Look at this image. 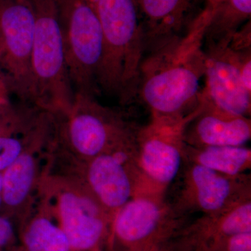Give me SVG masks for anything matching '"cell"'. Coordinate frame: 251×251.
I'll list each match as a JSON object with an SVG mask.
<instances>
[{"label":"cell","instance_id":"1","mask_svg":"<svg viewBox=\"0 0 251 251\" xmlns=\"http://www.w3.org/2000/svg\"><path fill=\"white\" fill-rule=\"evenodd\" d=\"M209 18L203 11L184 35L144 57L137 96L151 117L183 116L198 106L205 69L204 34Z\"/></svg>","mask_w":251,"mask_h":251},{"label":"cell","instance_id":"2","mask_svg":"<svg viewBox=\"0 0 251 251\" xmlns=\"http://www.w3.org/2000/svg\"><path fill=\"white\" fill-rule=\"evenodd\" d=\"M98 16L103 52L99 90L131 103L137 97L144 58L143 34L136 0H91Z\"/></svg>","mask_w":251,"mask_h":251},{"label":"cell","instance_id":"3","mask_svg":"<svg viewBox=\"0 0 251 251\" xmlns=\"http://www.w3.org/2000/svg\"><path fill=\"white\" fill-rule=\"evenodd\" d=\"M34 14L31 53L33 105L54 115L70 111L75 93L68 71L55 0H31Z\"/></svg>","mask_w":251,"mask_h":251},{"label":"cell","instance_id":"4","mask_svg":"<svg viewBox=\"0 0 251 251\" xmlns=\"http://www.w3.org/2000/svg\"><path fill=\"white\" fill-rule=\"evenodd\" d=\"M54 115L57 143L81 161L137 143L138 128L92 96L75 94L70 111Z\"/></svg>","mask_w":251,"mask_h":251},{"label":"cell","instance_id":"5","mask_svg":"<svg viewBox=\"0 0 251 251\" xmlns=\"http://www.w3.org/2000/svg\"><path fill=\"white\" fill-rule=\"evenodd\" d=\"M202 109L201 100L193 111L179 117H151L137 131V164L140 173L139 193L166 196L184 163L186 127Z\"/></svg>","mask_w":251,"mask_h":251},{"label":"cell","instance_id":"6","mask_svg":"<svg viewBox=\"0 0 251 251\" xmlns=\"http://www.w3.org/2000/svg\"><path fill=\"white\" fill-rule=\"evenodd\" d=\"M68 71L75 94L96 97L103 34L91 0H55Z\"/></svg>","mask_w":251,"mask_h":251},{"label":"cell","instance_id":"7","mask_svg":"<svg viewBox=\"0 0 251 251\" xmlns=\"http://www.w3.org/2000/svg\"><path fill=\"white\" fill-rule=\"evenodd\" d=\"M47 196L54 201V217L72 251H104L112 220L76 176L48 178Z\"/></svg>","mask_w":251,"mask_h":251},{"label":"cell","instance_id":"8","mask_svg":"<svg viewBox=\"0 0 251 251\" xmlns=\"http://www.w3.org/2000/svg\"><path fill=\"white\" fill-rule=\"evenodd\" d=\"M166 196L140 193L122 206L112 221L106 251H149L171 240L188 222Z\"/></svg>","mask_w":251,"mask_h":251},{"label":"cell","instance_id":"9","mask_svg":"<svg viewBox=\"0 0 251 251\" xmlns=\"http://www.w3.org/2000/svg\"><path fill=\"white\" fill-rule=\"evenodd\" d=\"M34 26L31 0H0V81L9 97L29 106H34L31 61Z\"/></svg>","mask_w":251,"mask_h":251},{"label":"cell","instance_id":"10","mask_svg":"<svg viewBox=\"0 0 251 251\" xmlns=\"http://www.w3.org/2000/svg\"><path fill=\"white\" fill-rule=\"evenodd\" d=\"M182 168L179 189L169 202L180 216L212 214L251 200V175L229 176L187 161Z\"/></svg>","mask_w":251,"mask_h":251},{"label":"cell","instance_id":"11","mask_svg":"<svg viewBox=\"0 0 251 251\" xmlns=\"http://www.w3.org/2000/svg\"><path fill=\"white\" fill-rule=\"evenodd\" d=\"M137 155V145L102 153L82 161L81 175H76L112 221L117 211L139 192Z\"/></svg>","mask_w":251,"mask_h":251},{"label":"cell","instance_id":"12","mask_svg":"<svg viewBox=\"0 0 251 251\" xmlns=\"http://www.w3.org/2000/svg\"><path fill=\"white\" fill-rule=\"evenodd\" d=\"M54 118L44 112L39 127L27 148L1 173V208L4 214L19 223L31 210L32 198L41 180L42 156L53 146Z\"/></svg>","mask_w":251,"mask_h":251},{"label":"cell","instance_id":"13","mask_svg":"<svg viewBox=\"0 0 251 251\" xmlns=\"http://www.w3.org/2000/svg\"><path fill=\"white\" fill-rule=\"evenodd\" d=\"M144 57L184 35L205 7V0H136Z\"/></svg>","mask_w":251,"mask_h":251},{"label":"cell","instance_id":"14","mask_svg":"<svg viewBox=\"0 0 251 251\" xmlns=\"http://www.w3.org/2000/svg\"><path fill=\"white\" fill-rule=\"evenodd\" d=\"M204 50L205 87L201 90L203 97L224 111L250 117L251 92L241 80L238 54L227 46Z\"/></svg>","mask_w":251,"mask_h":251},{"label":"cell","instance_id":"15","mask_svg":"<svg viewBox=\"0 0 251 251\" xmlns=\"http://www.w3.org/2000/svg\"><path fill=\"white\" fill-rule=\"evenodd\" d=\"M251 232V200L188 221L173 239L176 251H210L226 238Z\"/></svg>","mask_w":251,"mask_h":251},{"label":"cell","instance_id":"16","mask_svg":"<svg viewBox=\"0 0 251 251\" xmlns=\"http://www.w3.org/2000/svg\"><path fill=\"white\" fill-rule=\"evenodd\" d=\"M202 109L188 124L186 145L192 147L245 146L251 138L250 117L221 110L206 100L201 92Z\"/></svg>","mask_w":251,"mask_h":251},{"label":"cell","instance_id":"17","mask_svg":"<svg viewBox=\"0 0 251 251\" xmlns=\"http://www.w3.org/2000/svg\"><path fill=\"white\" fill-rule=\"evenodd\" d=\"M31 213L18 224L17 251H72L67 236L49 209Z\"/></svg>","mask_w":251,"mask_h":251},{"label":"cell","instance_id":"18","mask_svg":"<svg viewBox=\"0 0 251 251\" xmlns=\"http://www.w3.org/2000/svg\"><path fill=\"white\" fill-rule=\"evenodd\" d=\"M184 161L229 175L247 174L251 168V150L246 146L192 147L185 143Z\"/></svg>","mask_w":251,"mask_h":251},{"label":"cell","instance_id":"19","mask_svg":"<svg viewBox=\"0 0 251 251\" xmlns=\"http://www.w3.org/2000/svg\"><path fill=\"white\" fill-rule=\"evenodd\" d=\"M251 0H224L211 13L204 34V49L225 47L251 21Z\"/></svg>","mask_w":251,"mask_h":251},{"label":"cell","instance_id":"20","mask_svg":"<svg viewBox=\"0 0 251 251\" xmlns=\"http://www.w3.org/2000/svg\"><path fill=\"white\" fill-rule=\"evenodd\" d=\"M42 113L37 110L22 123L0 135V174L17 159L30 143Z\"/></svg>","mask_w":251,"mask_h":251},{"label":"cell","instance_id":"21","mask_svg":"<svg viewBox=\"0 0 251 251\" xmlns=\"http://www.w3.org/2000/svg\"><path fill=\"white\" fill-rule=\"evenodd\" d=\"M36 110L33 106L23 104L19 107L15 106L10 97L3 99L0 101V135L22 123Z\"/></svg>","mask_w":251,"mask_h":251},{"label":"cell","instance_id":"22","mask_svg":"<svg viewBox=\"0 0 251 251\" xmlns=\"http://www.w3.org/2000/svg\"><path fill=\"white\" fill-rule=\"evenodd\" d=\"M18 242L16 220L0 214V251H17Z\"/></svg>","mask_w":251,"mask_h":251},{"label":"cell","instance_id":"23","mask_svg":"<svg viewBox=\"0 0 251 251\" xmlns=\"http://www.w3.org/2000/svg\"><path fill=\"white\" fill-rule=\"evenodd\" d=\"M210 251H251V232L226 238Z\"/></svg>","mask_w":251,"mask_h":251},{"label":"cell","instance_id":"24","mask_svg":"<svg viewBox=\"0 0 251 251\" xmlns=\"http://www.w3.org/2000/svg\"><path fill=\"white\" fill-rule=\"evenodd\" d=\"M227 47L234 52H245L251 51V23L248 21L232 36Z\"/></svg>","mask_w":251,"mask_h":251},{"label":"cell","instance_id":"25","mask_svg":"<svg viewBox=\"0 0 251 251\" xmlns=\"http://www.w3.org/2000/svg\"><path fill=\"white\" fill-rule=\"evenodd\" d=\"M149 251H176L173 239L157 244Z\"/></svg>","mask_w":251,"mask_h":251},{"label":"cell","instance_id":"26","mask_svg":"<svg viewBox=\"0 0 251 251\" xmlns=\"http://www.w3.org/2000/svg\"><path fill=\"white\" fill-rule=\"evenodd\" d=\"M224 0H205V7L204 11L209 14H211L214 9Z\"/></svg>","mask_w":251,"mask_h":251},{"label":"cell","instance_id":"27","mask_svg":"<svg viewBox=\"0 0 251 251\" xmlns=\"http://www.w3.org/2000/svg\"><path fill=\"white\" fill-rule=\"evenodd\" d=\"M6 97H9L8 96L7 93H6L4 86H3L2 83H1V81H0V101L2 100L3 99L6 98Z\"/></svg>","mask_w":251,"mask_h":251},{"label":"cell","instance_id":"28","mask_svg":"<svg viewBox=\"0 0 251 251\" xmlns=\"http://www.w3.org/2000/svg\"><path fill=\"white\" fill-rule=\"evenodd\" d=\"M1 208V174H0V211Z\"/></svg>","mask_w":251,"mask_h":251}]
</instances>
